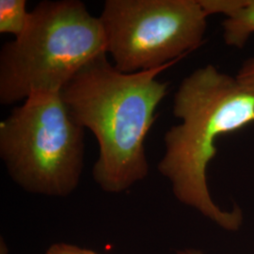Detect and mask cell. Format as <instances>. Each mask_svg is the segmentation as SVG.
<instances>
[{"mask_svg":"<svg viewBox=\"0 0 254 254\" xmlns=\"http://www.w3.org/2000/svg\"><path fill=\"white\" fill-rule=\"evenodd\" d=\"M108 53L85 64L61 91L69 112L97 138L99 156L92 177L102 190L118 194L149 173L145 141L168 84L156 77L173 64L151 71L124 73Z\"/></svg>","mask_w":254,"mask_h":254,"instance_id":"1","label":"cell"},{"mask_svg":"<svg viewBox=\"0 0 254 254\" xmlns=\"http://www.w3.org/2000/svg\"><path fill=\"white\" fill-rule=\"evenodd\" d=\"M181 124L165 134L166 151L158 172L172 184L175 198L228 231L242 223L238 208L223 211L211 198L206 172L218 154V137L254 123V96L236 77L214 65L199 68L183 79L173 100Z\"/></svg>","mask_w":254,"mask_h":254,"instance_id":"2","label":"cell"},{"mask_svg":"<svg viewBox=\"0 0 254 254\" xmlns=\"http://www.w3.org/2000/svg\"><path fill=\"white\" fill-rule=\"evenodd\" d=\"M107 51L100 19L79 0L42 1L24 33L0 51V104L37 92H60L92 59Z\"/></svg>","mask_w":254,"mask_h":254,"instance_id":"3","label":"cell"},{"mask_svg":"<svg viewBox=\"0 0 254 254\" xmlns=\"http://www.w3.org/2000/svg\"><path fill=\"white\" fill-rule=\"evenodd\" d=\"M84 132L61 91L37 92L0 123V157L24 190L66 197L81 179Z\"/></svg>","mask_w":254,"mask_h":254,"instance_id":"4","label":"cell"},{"mask_svg":"<svg viewBox=\"0 0 254 254\" xmlns=\"http://www.w3.org/2000/svg\"><path fill=\"white\" fill-rule=\"evenodd\" d=\"M207 16L199 0H107L99 19L114 67L135 73L177 63L198 48Z\"/></svg>","mask_w":254,"mask_h":254,"instance_id":"5","label":"cell"},{"mask_svg":"<svg viewBox=\"0 0 254 254\" xmlns=\"http://www.w3.org/2000/svg\"><path fill=\"white\" fill-rule=\"evenodd\" d=\"M207 15L221 13L226 16L222 23L225 44L244 47L254 33V0H199Z\"/></svg>","mask_w":254,"mask_h":254,"instance_id":"6","label":"cell"},{"mask_svg":"<svg viewBox=\"0 0 254 254\" xmlns=\"http://www.w3.org/2000/svg\"><path fill=\"white\" fill-rule=\"evenodd\" d=\"M26 7V0H0V33L15 38L24 33L30 16Z\"/></svg>","mask_w":254,"mask_h":254,"instance_id":"7","label":"cell"},{"mask_svg":"<svg viewBox=\"0 0 254 254\" xmlns=\"http://www.w3.org/2000/svg\"><path fill=\"white\" fill-rule=\"evenodd\" d=\"M236 77L246 90L254 96V57L246 61Z\"/></svg>","mask_w":254,"mask_h":254,"instance_id":"8","label":"cell"},{"mask_svg":"<svg viewBox=\"0 0 254 254\" xmlns=\"http://www.w3.org/2000/svg\"><path fill=\"white\" fill-rule=\"evenodd\" d=\"M46 254H98L93 251L67 243H56L50 246Z\"/></svg>","mask_w":254,"mask_h":254,"instance_id":"9","label":"cell"},{"mask_svg":"<svg viewBox=\"0 0 254 254\" xmlns=\"http://www.w3.org/2000/svg\"><path fill=\"white\" fill-rule=\"evenodd\" d=\"M177 254H202L200 253V251H197V250H192V249H190V250H184V251H181V252H178Z\"/></svg>","mask_w":254,"mask_h":254,"instance_id":"10","label":"cell"}]
</instances>
